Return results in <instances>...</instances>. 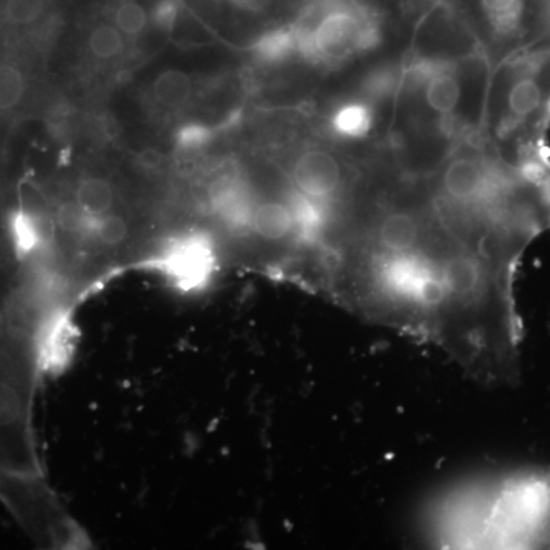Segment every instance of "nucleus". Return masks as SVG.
Instances as JSON below:
<instances>
[{
  "mask_svg": "<svg viewBox=\"0 0 550 550\" xmlns=\"http://www.w3.org/2000/svg\"><path fill=\"white\" fill-rule=\"evenodd\" d=\"M492 68L550 49V0H445Z\"/></svg>",
  "mask_w": 550,
  "mask_h": 550,
  "instance_id": "nucleus-1",
  "label": "nucleus"
},
{
  "mask_svg": "<svg viewBox=\"0 0 550 550\" xmlns=\"http://www.w3.org/2000/svg\"><path fill=\"white\" fill-rule=\"evenodd\" d=\"M89 48L97 59H114L124 49L123 33L114 23H100L92 30Z\"/></svg>",
  "mask_w": 550,
  "mask_h": 550,
  "instance_id": "nucleus-6",
  "label": "nucleus"
},
{
  "mask_svg": "<svg viewBox=\"0 0 550 550\" xmlns=\"http://www.w3.org/2000/svg\"><path fill=\"white\" fill-rule=\"evenodd\" d=\"M25 94V80L19 69L0 65V110L16 107Z\"/></svg>",
  "mask_w": 550,
  "mask_h": 550,
  "instance_id": "nucleus-7",
  "label": "nucleus"
},
{
  "mask_svg": "<svg viewBox=\"0 0 550 550\" xmlns=\"http://www.w3.org/2000/svg\"><path fill=\"white\" fill-rule=\"evenodd\" d=\"M48 0H5L4 13L8 22L25 26L37 22L45 13Z\"/></svg>",
  "mask_w": 550,
  "mask_h": 550,
  "instance_id": "nucleus-8",
  "label": "nucleus"
},
{
  "mask_svg": "<svg viewBox=\"0 0 550 550\" xmlns=\"http://www.w3.org/2000/svg\"><path fill=\"white\" fill-rule=\"evenodd\" d=\"M153 95L158 103L165 107H181L190 100L193 92L191 78L185 72L172 71L161 72L153 81Z\"/></svg>",
  "mask_w": 550,
  "mask_h": 550,
  "instance_id": "nucleus-3",
  "label": "nucleus"
},
{
  "mask_svg": "<svg viewBox=\"0 0 550 550\" xmlns=\"http://www.w3.org/2000/svg\"><path fill=\"white\" fill-rule=\"evenodd\" d=\"M153 7L152 10L147 11L140 0H118L112 14L114 25L123 33V36L138 37L146 30L150 20L153 22Z\"/></svg>",
  "mask_w": 550,
  "mask_h": 550,
  "instance_id": "nucleus-4",
  "label": "nucleus"
},
{
  "mask_svg": "<svg viewBox=\"0 0 550 550\" xmlns=\"http://www.w3.org/2000/svg\"><path fill=\"white\" fill-rule=\"evenodd\" d=\"M0 500L26 534L49 549H80L89 544L59 497L39 473H0Z\"/></svg>",
  "mask_w": 550,
  "mask_h": 550,
  "instance_id": "nucleus-2",
  "label": "nucleus"
},
{
  "mask_svg": "<svg viewBox=\"0 0 550 550\" xmlns=\"http://www.w3.org/2000/svg\"><path fill=\"white\" fill-rule=\"evenodd\" d=\"M219 127L213 124L191 123L182 124L175 133V144L181 152H196V150L205 149L216 140Z\"/></svg>",
  "mask_w": 550,
  "mask_h": 550,
  "instance_id": "nucleus-5",
  "label": "nucleus"
}]
</instances>
